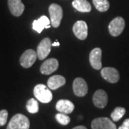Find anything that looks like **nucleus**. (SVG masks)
Instances as JSON below:
<instances>
[{"mask_svg":"<svg viewBox=\"0 0 129 129\" xmlns=\"http://www.w3.org/2000/svg\"><path fill=\"white\" fill-rule=\"evenodd\" d=\"M34 95L42 103H48L52 99L50 90L43 84H38L34 88Z\"/></svg>","mask_w":129,"mask_h":129,"instance_id":"nucleus-2","label":"nucleus"},{"mask_svg":"<svg viewBox=\"0 0 129 129\" xmlns=\"http://www.w3.org/2000/svg\"><path fill=\"white\" fill-rule=\"evenodd\" d=\"M49 14L50 16V22L53 27H58L63 16L62 9L60 5L52 4L49 7Z\"/></svg>","mask_w":129,"mask_h":129,"instance_id":"nucleus-3","label":"nucleus"},{"mask_svg":"<svg viewBox=\"0 0 129 129\" xmlns=\"http://www.w3.org/2000/svg\"><path fill=\"white\" fill-rule=\"evenodd\" d=\"M52 46H53V47L60 46V43H59L58 42H57V40H56V41L54 43H52Z\"/></svg>","mask_w":129,"mask_h":129,"instance_id":"nucleus-26","label":"nucleus"},{"mask_svg":"<svg viewBox=\"0 0 129 129\" xmlns=\"http://www.w3.org/2000/svg\"><path fill=\"white\" fill-rule=\"evenodd\" d=\"M27 110L30 113H37L39 111V104L37 100L35 98H30L27 102L26 105Z\"/></svg>","mask_w":129,"mask_h":129,"instance_id":"nucleus-20","label":"nucleus"},{"mask_svg":"<svg viewBox=\"0 0 129 129\" xmlns=\"http://www.w3.org/2000/svg\"><path fill=\"white\" fill-rule=\"evenodd\" d=\"M75 106L73 103L68 100H60L56 104V109L60 113L70 114L73 111Z\"/></svg>","mask_w":129,"mask_h":129,"instance_id":"nucleus-16","label":"nucleus"},{"mask_svg":"<svg viewBox=\"0 0 129 129\" xmlns=\"http://www.w3.org/2000/svg\"><path fill=\"white\" fill-rule=\"evenodd\" d=\"M37 58V53L32 49L26 50L20 57L19 62L24 68H29L32 67L35 62Z\"/></svg>","mask_w":129,"mask_h":129,"instance_id":"nucleus-5","label":"nucleus"},{"mask_svg":"<svg viewBox=\"0 0 129 129\" xmlns=\"http://www.w3.org/2000/svg\"><path fill=\"white\" fill-rule=\"evenodd\" d=\"M52 42L50 38L46 37L42 40L37 46V53L38 59L40 60L45 59L50 54L52 47Z\"/></svg>","mask_w":129,"mask_h":129,"instance_id":"nucleus-6","label":"nucleus"},{"mask_svg":"<svg viewBox=\"0 0 129 129\" xmlns=\"http://www.w3.org/2000/svg\"><path fill=\"white\" fill-rule=\"evenodd\" d=\"M55 118L59 123L63 125H66L70 122V118L69 116H68L65 113H62L56 114Z\"/></svg>","mask_w":129,"mask_h":129,"instance_id":"nucleus-22","label":"nucleus"},{"mask_svg":"<svg viewBox=\"0 0 129 129\" xmlns=\"http://www.w3.org/2000/svg\"><path fill=\"white\" fill-rule=\"evenodd\" d=\"M73 7L80 12H89L91 11V5L87 0H74Z\"/></svg>","mask_w":129,"mask_h":129,"instance_id":"nucleus-18","label":"nucleus"},{"mask_svg":"<svg viewBox=\"0 0 129 129\" xmlns=\"http://www.w3.org/2000/svg\"><path fill=\"white\" fill-rule=\"evenodd\" d=\"M118 129H129V118L125 119L123 121L122 125H120Z\"/></svg>","mask_w":129,"mask_h":129,"instance_id":"nucleus-24","label":"nucleus"},{"mask_svg":"<svg viewBox=\"0 0 129 129\" xmlns=\"http://www.w3.org/2000/svg\"><path fill=\"white\" fill-rule=\"evenodd\" d=\"M8 6L11 13L15 17L21 16L24 10V5L21 0H8Z\"/></svg>","mask_w":129,"mask_h":129,"instance_id":"nucleus-14","label":"nucleus"},{"mask_svg":"<svg viewBox=\"0 0 129 129\" xmlns=\"http://www.w3.org/2000/svg\"><path fill=\"white\" fill-rule=\"evenodd\" d=\"M92 101L97 108H104L108 103V95L106 91L103 90H96L92 97Z\"/></svg>","mask_w":129,"mask_h":129,"instance_id":"nucleus-13","label":"nucleus"},{"mask_svg":"<svg viewBox=\"0 0 129 129\" xmlns=\"http://www.w3.org/2000/svg\"><path fill=\"white\" fill-rule=\"evenodd\" d=\"M65 83H66V80L63 76L60 75H56L49 78L47 81V86L50 89L56 90L64 85Z\"/></svg>","mask_w":129,"mask_h":129,"instance_id":"nucleus-17","label":"nucleus"},{"mask_svg":"<svg viewBox=\"0 0 129 129\" xmlns=\"http://www.w3.org/2000/svg\"><path fill=\"white\" fill-rule=\"evenodd\" d=\"M50 19H48L46 16H42L41 17L35 20L32 23V28L38 33H41L45 28H50Z\"/></svg>","mask_w":129,"mask_h":129,"instance_id":"nucleus-15","label":"nucleus"},{"mask_svg":"<svg viewBox=\"0 0 129 129\" xmlns=\"http://www.w3.org/2000/svg\"><path fill=\"white\" fill-rule=\"evenodd\" d=\"M59 62L55 58H50L45 61L40 67V72L43 75H50L57 70Z\"/></svg>","mask_w":129,"mask_h":129,"instance_id":"nucleus-12","label":"nucleus"},{"mask_svg":"<svg viewBox=\"0 0 129 129\" xmlns=\"http://www.w3.org/2000/svg\"><path fill=\"white\" fill-rule=\"evenodd\" d=\"M73 89L75 95L78 97L85 96L88 93V85L84 79L77 78L74 80Z\"/></svg>","mask_w":129,"mask_h":129,"instance_id":"nucleus-8","label":"nucleus"},{"mask_svg":"<svg viewBox=\"0 0 129 129\" xmlns=\"http://www.w3.org/2000/svg\"><path fill=\"white\" fill-rule=\"evenodd\" d=\"M29 126L30 123L27 117L18 113L12 118L7 129H29Z\"/></svg>","mask_w":129,"mask_h":129,"instance_id":"nucleus-1","label":"nucleus"},{"mask_svg":"<svg viewBox=\"0 0 129 129\" xmlns=\"http://www.w3.org/2000/svg\"><path fill=\"white\" fill-rule=\"evenodd\" d=\"M73 129H87L85 126H83V125H79V126H76V127H75Z\"/></svg>","mask_w":129,"mask_h":129,"instance_id":"nucleus-25","label":"nucleus"},{"mask_svg":"<svg viewBox=\"0 0 129 129\" xmlns=\"http://www.w3.org/2000/svg\"><path fill=\"white\" fill-rule=\"evenodd\" d=\"M8 118V112L7 110L0 111V126H3L7 123Z\"/></svg>","mask_w":129,"mask_h":129,"instance_id":"nucleus-23","label":"nucleus"},{"mask_svg":"<svg viewBox=\"0 0 129 129\" xmlns=\"http://www.w3.org/2000/svg\"><path fill=\"white\" fill-rule=\"evenodd\" d=\"M92 129H117L115 124L106 117L97 118L92 121Z\"/></svg>","mask_w":129,"mask_h":129,"instance_id":"nucleus-7","label":"nucleus"},{"mask_svg":"<svg viewBox=\"0 0 129 129\" xmlns=\"http://www.w3.org/2000/svg\"><path fill=\"white\" fill-rule=\"evenodd\" d=\"M125 28V20L121 17H118L111 21L108 25L109 32L112 36L117 37L123 32Z\"/></svg>","mask_w":129,"mask_h":129,"instance_id":"nucleus-4","label":"nucleus"},{"mask_svg":"<svg viewBox=\"0 0 129 129\" xmlns=\"http://www.w3.org/2000/svg\"><path fill=\"white\" fill-rule=\"evenodd\" d=\"M73 31L74 35L81 40H85L88 37V25L83 20H79L75 23Z\"/></svg>","mask_w":129,"mask_h":129,"instance_id":"nucleus-10","label":"nucleus"},{"mask_svg":"<svg viewBox=\"0 0 129 129\" xmlns=\"http://www.w3.org/2000/svg\"><path fill=\"white\" fill-rule=\"evenodd\" d=\"M92 3L99 12H106L110 7V4L108 0H92Z\"/></svg>","mask_w":129,"mask_h":129,"instance_id":"nucleus-19","label":"nucleus"},{"mask_svg":"<svg viewBox=\"0 0 129 129\" xmlns=\"http://www.w3.org/2000/svg\"><path fill=\"white\" fill-rule=\"evenodd\" d=\"M101 74L103 78L111 83H116L120 78V75L118 71L115 68L111 67L103 68Z\"/></svg>","mask_w":129,"mask_h":129,"instance_id":"nucleus-9","label":"nucleus"},{"mask_svg":"<svg viewBox=\"0 0 129 129\" xmlns=\"http://www.w3.org/2000/svg\"><path fill=\"white\" fill-rule=\"evenodd\" d=\"M101 56L102 50L99 47L94 48L90 53V56H89L90 63L95 70L101 69Z\"/></svg>","mask_w":129,"mask_h":129,"instance_id":"nucleus-11","label":"nucleus"},{"mask_svg":"<svg viewBox=\"0 0 129 129\" xmlns=\"http://www.w3.org/2000/svg\"><path fill=\"white\" fill-rule=\"evenodd\" d=\"M125 113V109L122 107H117L111 113V118L113 121H118L122 118V117Z\"/></svg>","mask_w":129,"mask_h":129,"instance_id":"nucleus-21","label":"nucleus"}]
</instances>
